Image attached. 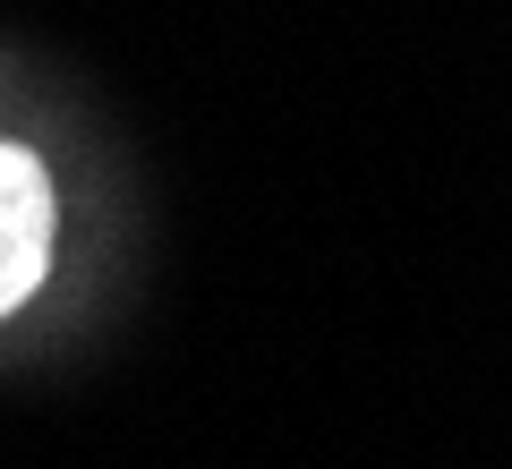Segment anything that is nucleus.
<instances>
[{
	"label": "nucleus",
	"instance_id": "nucleus-1",
	"mask_svg": "<svg viewBox=\"0 0 512 469\" xmlns=\"http://www.w3.org/2000/svg\"><path fill=\"white\" fill-rule=\"evenodd\" d=\"M52 273V171L0 145V316H18Z\"/></svg>",
	"mask_w": 512,
	"mask_h": 469
}]
</instances>
